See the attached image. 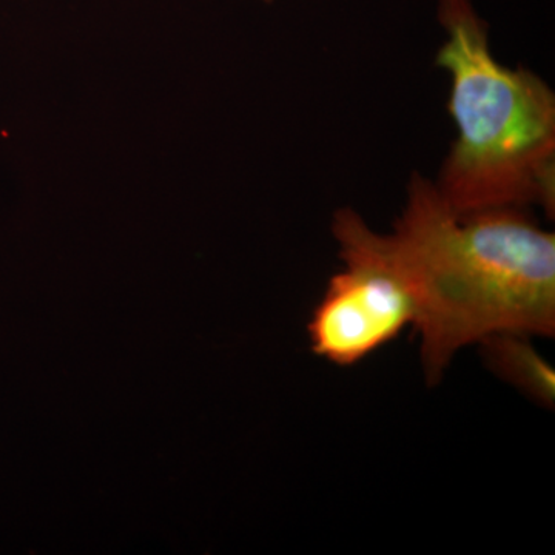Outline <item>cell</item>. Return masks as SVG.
Instances as JSON below:
<instances>
[{"label":"cell","mask_w":555,"mask_h":555,"mask_svg":"<svg viewBox=\"0 0 555 555\" xmlns=\"http://www.w3.org/2000/svg\"><path fill=\"white\" fill-rule=\"evenodd\" d=\"M332 232L366 248L414 295L429 385L459 350L492 335L554 337L555 235L528 210L456 214L433 179L414 173L392 232H375L352 208L335 214Z\"/></svg>","instance_id":"cell-1"},{"label":"cell","mask_w":555,"mask_h":555,"mask_svg":"<svg viewBox=\"0 0 555 555\" xmlns=\"http://www.w3.org/2000/svg\"><path fill=\"white\" fill-rule=\"evenodd\" d=\"M345 269L328 280L309 323L312 352L335 366H356L408 326L418 308L397 273L366 248L334 236Z\"/></svg>","instance_id":"cell-3"},{"label":"cell","mask_w":555,"mask_h":555,"mask_svg":"<svg viewBox=\"0 0 555 555\" xmlns=\"http://www.w3.org/2000/svg\"><path fill=\"white\" fill-rule=\"evenodd\" d=\"M444 39L436 65L449 78L455 139L438 177L456 214L540 207L555 211V93L531 69L496 60L473 0H438Z\"/></svg>","instance_id":"cell-2"},{"label":"cell","mask_w":555,"mask_h":555,"mask_svg":"<svg viewBox=\"0 0 555 555\" xmlns=\"http://www.w3.org/2000/svg\"><path fill=\"white\" fill-rule=\"evenodd\" d=\"M262 2L272 3V2H276V0H262Z\"/></svg>","instance_id":"cell-5"},{"label":"cell","mask_w":555,"mask_h":555,"mask_svg":"<svg viewBox=\"0 0 555 555\" xmlns=\"http://www.w3.org/2000/svg\"><path fill=\"white\" fill-rule=\"evenodd\" d=\"M485 363L505 382L520 389L535 403L554 406V367L540 356L525 335L500 334L480 343Z\"/></svg>","instance_id":"cell-4"}]
</instances>
